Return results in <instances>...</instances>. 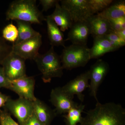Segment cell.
I'll return each mask as SVG.
<instances>
[{
  "label": "cell",
  "instance_id": "cell-20",
  "mask_svg": "<svg viewBox=\"0 0 125 125\" xmlns=\"http://www.w3.org/2000/svg\"><path fill=\"white\" fill-rule=\"evenodd\" d=\"M108 20L118 19L125 16V2L121 1L109 6L101 13L97 14Z\"/></svg>",
  "mask_w": 125,
  "mask_h": 125
},
{
  "label": "cell",
  "instance_id": "cell-26",
  "mask_svg": "<svg viewBox=\"0 0 125 125\" xmlns=\"http://www.w3.org/2000/svg\"><path fill=\"white\" fill-rule=\"evenodd\" d=\"M0 125H19L11 118L7 111L0 109Z\"/></svg>",
  "mask_w": 125,
  "mask_h": 125
},
{
  "label": "cell",
  "instance_id": "cell-28",
  "mask_svg": "<svg viewBox=\"0 0 125 125\" xmlns=\"http://www.w3.org/2000/svg\"><path fill=\"white\" fill-rule=\"evenodd\" d=\"M10 84V81L6 76L2 67L0 66V89L4 88L9 89Z\"/></svg>",
  "mask_w": 125,
  "mask_h": 125
},
{
  "label": "cell",
  "instance_id": "cell-31",
  "mask_svg": "<svg viewBox=\"0 0 125 125\" xmlns=\"http://www.w3.org/2000/svg\"><path fill=\"white\" fill-rule=\"evenodd\" d=\"M10 97L0 92V108L4 106L7 100Z\"/></svg>",
  "mask_w": 125,
  "mask_h": 125
},
{
  "label": "cell",
  "instance_id": "cell-18",
  "mask_svg": "<svg viewBox=\"0 0 125 125\" xmlns=\"http://www.w3.org/2000/svg\"><path fill=\"white\" fill-rule=\"evenodd\" d=\"M48 35L52 46H62L65 47L64 34L50 15L46 16Z\"/></svg>",
  "mask_w": 125,
  "mask_h": 125
},
{
  "label": "cell",
  "instance_id": "cell-21",
  "mask_svg": "<svg viewBox=\"0 0 125 125\" xmlns=\"http://www.w3.org/2000/svg\"><path fill=\"white\" fill-rule=\"evenodd\" d=\"M85 107V105L81 104L76 107L73 108L67 113L64 114L63 117L65 118L66 125H77L80 124L83 120L82 113Z\"/></svg>",
  "mask_w": 125,
  "mask_h": 125
},
{
  "label": "cell",
  "instance_id": "cell-29",
  "mask_svg": "<svg viewBox=\"0 0 125 125\" xmlns=\"http://www.w3.org/2000/svg\"><path fill=\"white\" fill-rule=\"evenodd\" d=\"M59 0H40L39 2L42 6V11H46L49 9L55 7L56 3Z\"/></svg>",
  "mask_w": 125,
  "mask_h": 125
},
{
  "label": "cell",
  "instance_id": "cell-9",
  "mask_svg": "<svg viewBox=\"0 0 125 125\" xmlns=\"http://www.w3.org/2000/svg\"><path fill=\"white\" fill-rule=\"evenodd\" d=\"M61 6L70 15L73 23L87 21L92 16L87 0H62Z\"/></svg>",
  "mask_w": 125,
  "mask_h": 125
},
{
  "label": "cell",
  "instance_id": "cell-19",
  "mask_svg": "<svg viewBox=\"0 0 125 125\" xmlns=\"http://www.w3.org/2000/svg\"><path fill=\"white\" fill-rule=\"evenodd\" d=\"M18 31V39L13 44H17L28 40L40 34L33 28L30 23L21 21H15Z\"/></svg>",
  "mask_w": 125,
  "mask_h": 125
},
{
  "label": "cell",
  "instance_id": "cell-22",
  "mask_svg": "<svg viewBox=\"0 0 125 125\" xmlns=\"http://www.w3.org/2000/svg\"><path fill=\"white\" fill-rule=\"evenodd\" d=\"M112 0H87L88 5L92 15L104 10L112 3Z\"/></svg>",
  "mask_w": 125,
  "mask_h": 125
},
{
  "label": "cell",
  "instance_id": "cell-24",
  "mask_svg": "<svg viewBox=\"0 0 125 125\" xmlns=\"http://www.w3.org/2000/svg\"><path fill=\"white\" fill-rule=\"evenodd\" d=\"M12 46L9 45L2 37L0 36V65L5 58L12 52Z\"/></svg>",
  "mask_w": 125,
  "mask_h": 125
},
{
  "label": "cell",
  "instance_id": "cell-15",
  "mask_svg": "<svg viewBox=\"0 0 125 125\" xmlns=\"http://www.w3.org/2000/svg\"><path fill=\"white\" fill-rule=\"evenodd\" d=\"M87 21L94 38L104 37L112 31L109 21L97 15L92 16Z\"/></svg>",
  "mask_w": 125,
  "mask_h": 125
},
{
  "label": "cell",
  "instance_id": "cell-25",
  "mask_svg": "<svg viewBox=\"0 0 125 125\" xmlns=\"http://www.w3.org/2000/svg\"><path fill=\"white\" fill-rule=\"evenodd\" d=\"M104 37L109 41L113 46L117 49L125 45V40L121 38L113 32H110Z\"/></svg>",
  "mask_w": 125,
  "mask_h": 125
},
{
  "label": "cell",
  "instance_id": "cell-8",
  "mask_svg": "<svg viewBox=\"0 0 125 125\" xmlns=\"http://www.w3.org/2000/svg\"><path fill=\"white\" fill-rule=\"evenodd\" d=\"M109 70V66L107 62L102 59H99L92 65L89 70V90L90 94L98 101L97 92L101 84L104 80Z\"/></svg>",
  "mask_w": 125,
  "mask_h": 125
},
{
  "label": "cell",
  "instance_id": "cell-12",
  "mask_svg": "<svg viewBox=\"0 0 125 125\" xmlns=\"http://www.w3.org/2000/svg\"><path fill=\"white\" fill-rule=\"evenodd\" d=\"M89 72L88 71L70 81L62 88L69 96L74 98V95H77L79 100L83 102L84 95L83 93L86 89L89 88Z\"/></svg>",
  "mask_w": 125,
  "mask_h": 125
},
{
  "label": "cell",
  "instance_id": "cell-27",
  "mask_svg": "<svg viewBox=\"0 0 125 125\" xmlns=\"http://www.w3.org/2000/svg\"><path fill=\"white\" fill-rule=\"evenodd\" d=\"M108 20L112 31H117L125 29V16Z\"/></svg>",
  "mask_w": 125,
  "mask_h": 125
},
{
  "label": "cell",
  "instance_id": "cell-3",
  "mask_svg": "<svg viewBox=\"0 0 125 125\" xmlns=\"http://www.w3.org/2000/svg\"><path fill=\"white\" fill-rule=\"evenodd\" d=\"M38 69L42 73L44 83H50L52 79L61 78L63 74V67L60 58L54 51V47L45 54H39L34 58Z\"/></svg>",
  "mask_w": 125,
  "mask_h": 125
},
{
  "label": "cell",
  "instance_id": "cell-17",
  "mask_svg": "<svg viewBox=\"0 0 125 125\" xmlns=\"http://www.w3.org/2000/svg\"><path fill=\"white\" fill-rule=\"evenodd\" d=\"M117 50L105 37L95 38L93 46L89 48L90 58L98 59L106 53Z\"/></svg>",
  "mask_w": 125,
  "mask_h": 125
},
{
  "label": "cell",
  "instance_id": "cell-32",
  "mask_svg": "<svg viewBox=\"0 0 125 125\" xmlns=\"http://www.w3.org/2000/svg\"><path fill=\"white\" fill-rule=\"evenodd\" d=\"M111 32L114 33L118 37L125 40V29L117 31H112Z\"/></svg>",
  "mask_w": 125,
  "mask_h": 125
},
{
  "label": "cell",
  "instance_id": "cell-1",
  "mask_svg": "<svg viewBox=\"0 0 125 125\" xmlns=\"http://www.w3.org/2000/svg\"><path fill=\"white\" fill-rule=\"evenodd\" d=\"M86 114L80 125H125V109L118 104L98 101Z\"/></svg>",
  "mask_w": 125,
  "mask_h": 125
},
{
  "label": "cell",
  "instance_id": "cell-10",
  "mask_svg": "<svg viewBox=\"0 0 125 125\" xmlns=\"http://www.w3.org/2000/svg\"><path fill=\"white\" fill-rule=\"evenodd\" d=\"M72 97L66 93L61 87L52 90L50 94V101L55 107L57 115L66 114L73 108L79 104L73 101Z\"/></svg>",
  "mask_w": 125,
  "mask_h": 125
},
{
  "label": "cell",
  "instance_id": "cell-6",
  "mask_svg": "<svg viewBox=\"0 0 125 125\" xmlns=\"http://www.w3.org/2000/svg\"><path fill=\"white\" fill-rule=\"evenodd\" d=\"M25 61L13 52L5 58L1 65L9 80H14L26 75Z\"/></svg>",
  "mask_w": 125,
  "mask_h": 125
},
{
  "label": "cell",
  "instance_id": "cell-5",
  "mask_svg": "<svg viewBox=\"0 0 125 125\" xmlns=\"http://www.w3.org/2000/svg\"><path fill=\"white\" fill-rule=\"evenodd\" d=\"M3 109L15 117L19 125H22L33 114V101L19 97L14 100L10 98Z\"/></svg>",
  "mask_w": 125,
  "mask_h": 125
},
{
  "label": "cell",
  "instance_id": "cell-30",
  "mask_svg": "<svg viewBox=\"0 0 125 125\" xmlns=\"http://www.w3.org/2000/svg\"><path fill=\"white\" fill-rule=\"evenodd\" d=\"M21 125H43L36 117L34 113L24 123Z\"/></svg>",
  "mask_w": 125,
  "mask_h": 125
},
{
  "label": "cell",
  "instance_id": "cell-11",
  "mask_svg": "<svg viewBox=\"0 0 125 125\" xmlns=\"http://www.w3.org/2000/svg\"><path fill=\"white\" fill-rule=\"evenodd\" d=\"M10 82L9 89L17 94L19 97L32 101L36 100L37 98L34 94L35 80L33 77L26 75L17 79L10 81Z\"/></svg>",
  "mask_w": 125,
  "mask_h": 125
},
{
  "label": "cell",
  "instance_id": "cell-13",
  "mask_svg": "<svg viewBox=\"0 0 125 125\" xmlns=\"http://www.w3.org/2000/svg\"><path fill=\"white\" fill-rule=\"evenodd\" d=\"M67 39L72 44L87 45L89 36L91 34L90 26L87 21L73 22L70 28Z\"/></svg>",
  "mask_w": 125,
  "mask_h": 125
},
{
  "label": "cell",
  "instance_id": "cell-4",
  "mask_svg": "<svg viewBox=\"0 0 125 125\" xmlns=\"http://www.w3.org/2000/svg\"><path fill=\"white\" fill-rule=\"evenodd\" d=\"M60 56L63 69L70 70L85 66L91 60L87 45L72 44L65 47Z\"/></svg>",
  "mask_w": 125,
  "mask_h": 125
},
{
  "label": "cell",
  "instance_id": "cell-23",
  "mask_svg": "<svg viewBox=\"0 0 125 125\" xmlns=\"http://www.w3.org/2000/svg\"><path fill=\"white\" fill-rule=\"evenodd\" d=\"M2 38L6 41L14 43L18 37V31L17 27L12 23L5 26L2 30Z\"/></svg>",
  "mask_w": 125,
  "mask_h": 125
},
{
  "label": "cell",
  "instance_id": "cell-16",
  "mask_svg": "<svg viewBox=\"0 0 125 125\" xmlns=\"http://www.w3.org/2000/svg\"><path fill=\"white\" fill-rule=\"evenodd\" d=\"M59 1L55 6V10L52 13L49 15L62 32L70 29L73 22L69 12L61 6Z\"/></svg>",
  "mask_w": 125,
  "mask_h": 125
},
{
  "label": "cell",
  "instance_id": "cell-2",
  "mask_svg": "<svg viewBox=\"0 0 125 125\" xmlns=\"http://www.w3.org/2000/svg\"><path fill=\"white\" fill-rule=\"evenodd\" d=\"M6 20H19L42 24L46 17L38 9L36 0H15L10 3L6 13Z\"/></svg>",
  "mask_w": 125,
  "mask_h": 125
},
{
  "label": "cell",
  "instance_id": "cell-7",
  "mask_svg": "<svg viewBox=\"0 0 125 125\" xmlns=\"http://www.w3.org/2000/svg\"><path fill=\"white\" fill-rule=\"evenodd\" d=\"M42 44V37L39 34L34 37L12 45V52L23 59L34 60L37 56L39 50Z\"/></svg>",
  "mask_w": 125,
  "mask_h": 125
},
{
  "label": "cell",
  "instance_id": "cell-14",
  "mask_svg": "<svg viewBox=\"0 0 125 125\" xmlns=\"http://www.w3.org/2000/svg\"><path fill=\"white\" fill-rule=\"evenodd\" d=\"M33 104L34 113L39 121L43 125H51L57 115L55 109L37 98L33 101Z\"/></svg>",
  "mask_w": 125,
  "mask_h": 125
}]
</instances>
